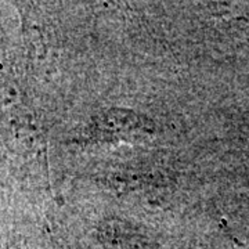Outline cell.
<instances>
[{"label":"cell","mask_w":249,"mask_h":249,"mask_svg":"<svg viewBox=\"0 0 249 249\" xmlns=\"http://www.w3.org/2000/svg\"><path fill=\"white\" fill-rule=\"evenodd\" d=\"M152 124L132 111L111 109L96 119L93 130L100 140L108 142H137L144 140L152 132Z\"/></svg>","instance_id":"obj_1"}]
</instances>
